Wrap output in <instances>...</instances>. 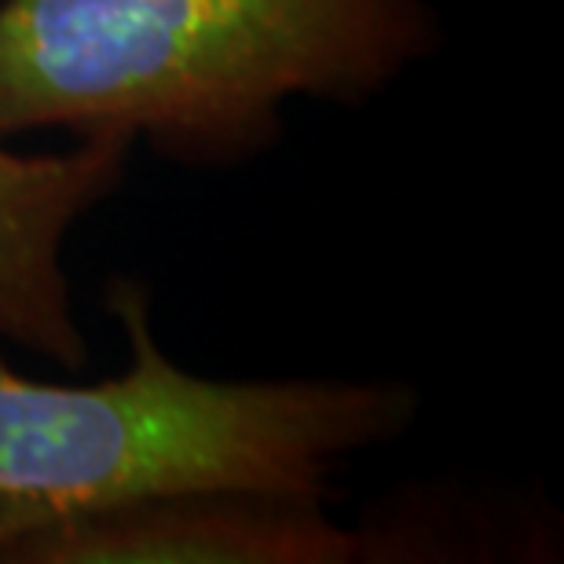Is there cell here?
I'll return each instance as SVG.
<instances>
[{"label":"cell","mask_w":564,"mask_h":564,"mask_svg":"<svg viewBox=\"0 0 564 564\" xmlns=\"http://www.w3.org/2000/svg\"><path fill=\"white\" fill-rule=\"evenodd\" d=\"M440 48L433 0H0V137L239 169L282 143L290 99L364 107Z\"/></svg>","instance_id":"6da1fadb"},{"label":"cell","mask_w":564,"mask_h":564,"mask_svg":"<svg viewBox=\"0 0 564 564\" xmlns=\"http://www.w3.org/2000/svg\"><path fill=\"white\" fill-rule=\"evenodd\" d=\"M121 375L74 386L19 375L0 345V564L55 528L242 491L330 502L341 466L397 444L422 414L400 378H209L165 352L151 286L115 275Z\"/></svg>","instance_id":"7a4b0ae2"},{"label":"cell","mask_w":564,"mask_h":564,"mask_svg":"<svg viewBox=\"0 0 564 564\" xmlns=\"http://www.w3.org/2000/svg\"><path fill=\"white\" fill-rule=\"evenodd\" d=\"M8 564H375L364 524L326 502L209 491L88 517L22 543Z\"/></svg>","instance_id":"3957f363"},{"label":"cell","mask_w":564,"mask_h":564,"mask_svg":"<svg viewBox=\"0 0 564 564\" xmlns=\"http://www.w3.org/2000/svg\"><path fill=\"white\" fill-rule=\"evenodd\" d=\"M137 143L85 137L66 151H11L0 137V345L59 370L88 367L63 250L88 213L126 184Z\"/></svg>","instance_id":"277c9868"},{"label":"cell","mask_w":564,"mask_h":564,"mask_svg":"<svg viewBox=\"0 0 564 564\" xmlns=\"http://www.w3.org/2000/svg\"><path fill=\"white\" fill-rule=\"evenodd\" d=\"M375 564H458V561H557L561 521L546 506L506 502L499 495L408 488L370 506Z\"/></svg>","instance_id":"5b68a950"}]
</instances>
